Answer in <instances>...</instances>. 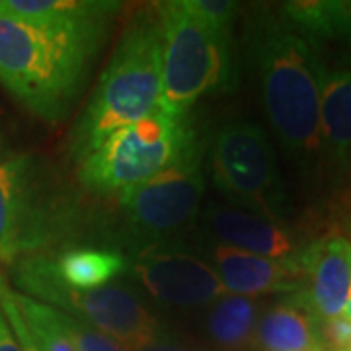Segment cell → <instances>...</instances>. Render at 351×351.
Masks as SVG:
<instances>
[{"instance_id": "obj_1", "label": "cell", "mask_w": 351, "mask_h": 351, "mask_svg": "<svg viewBox=\"0 0 351 351\" xmlns=\"http://www.w3.org/2000/svg\"><path fill=\"white\" fill-rule=\"evenodd\" d=\"M108 24H34L0 12V82L25 110L57 123L71 112Z\"/></svg>"}, {"instance_id": "obj_2", "label": "cell", "mask_w": 351, "mask_h": 351, "mask_svg": "<svg viewBox=\"0 0 351 351\" xmlns=\"http://www.w3.org/2000/svg\"><path fill=\"white\" fill-rule=\"evenodd\" d=\"M246 55L260 84L265 117L283 151L299 164L320 154V71L308 43L274 14L252 20Z\"/></svg>"}, {"instance_id": "obj_3", "label": "cell", "mask_w": 351, "mask_h": 351, "mask_svg": "<svg viewBox=\"0 0 351 351\" xmlns=\"http://www.w3.org/2000/svg\"><path fill=\"white\" fill-rule=\"evenodd\" d=\"M160 98L162 32L154 8L138 12L119 39L73 129V158L82 162L104 138L158 110Z\"/></svg>"}, {"instance_id": "obj_4", "label": "cell", "mask_w": 351, "mask_h": 351, "mask_svg": "<svg viewBox=\"0 0 351 351\" xmlns=\"http://www.w3.org/2000/svg\"><path fill=\"white\" fill-rule=\"evenodd\" d=\"M197 147L189 113L164 108L106 137L82 162L80 184L98 195H121L149 182Z\"/></svg>"}, {"instance_id": "obj_5", "label": "cell", "mask_w": 351, "mask_h": 351, "mask_svg": "<svg viewBox=\"0 0 351 351\" xmlns=\"http://www.w3.org/2000/svg\"><path fill=\"white\" fill-rule=\"evenodd\" d=\"M162 32L160 108L188 113L205 94L230 84V34L193 12L186 0L156 4Z\"/></svg>"}, {"instance_id": "obj_6", "label": "cell", "mask_w": 351, "mask_h": 351, "mask_svg": "<svg viewBox=\"0 0 351 351\" xmlns=\"http://www.w3.org/2000/svg\"><path fill=\"white\" fill-rule=\"evenodd\" d=\"M209 172L230 207L279 225L289 215V195L276 151L258 123L232 119L219 127L209 149Z\"/></svg>"}, {"instance_id": "obj_7", "label": "cell", "mask_w": 351, "mask_h": 351, "mask_svg": "<svg viewBox=\"0 0 351 351\" xmlns=\"http://www.w3.org/2000/svg\"><path fill=\"white\" fill-rule=\"evenodd\" d=\"M10 265L14 285L22 291V295L49 304L66 316L112 336L123 346L162 328L129 289L106 285L92 291H76L63 285L53 271L49 256L29 254Z\"/></svg>"}, {"instance_id": "obj_8", "label": "cell", "mask_w": 351, "mask_h": 351, "mask_svg": "<svg viewBox=\"0 0 351 351\" xmlns=\"http://www.w3.org/2000/svg\"><path fill=\"white\" fill-rule=\"evenodd\" d=\"M205 193L199 145L168 170L123 191L117 199L129 240L156 250L195 225Z\"/></svg>"}, {"instance_id": "obj_9", "label": "cell", "mask_w": 351, "mask_h": 351, "mask_svg": "<svg viewBox=\"0 0 351 351\" xmlns=\"http://www.w3.org/2000/svg\"><path fill=\"white\" fill-rule=\"evenodd\" d=\"M66 211L45 191L32 156L0 162V263L38 254L64 228Z\"/></svg>"}, {"instance_id": "obj_10", "label": "cell", "mask_w": 351, "mask_h": 351, "mask_svg": "<svg viewBox=\"0 0 351 351\" xmlns=\"http://www.w3.org/2000/svg\"><path fill=\"white\" fill-rule=\"evenodd\" d=\"M133 276L154 301L174 308H203L226 293L211 263L172 248L143 252Z\"/></svg>"}, {"instance_id": "obj_11", "label": "cell", "mask_w": 351, "mask_h": 351, "mask_svg": "<svg viewBox=\"0 0 351 351\" xmlns=\"http://www.w3.org/2000/svg\"><path fill=\"white\" fill-rule=\"evenodd\" d=\"M304 271L301 301L318 320L338 318L351 289V242L339 234L314 242L299 254Z\"/></svg>"}, {"instance_id": "obj_12", "label": "cell", "mask_w": 351, "mask_h": 351, "mask_svg": "<svg viewBox=\"0 0 351 351\" xmlns=\"http://www.w3.org/2000/svg\"><path fill=\"white\" fill-rule=\"evenodd\" d=\"M211 267L228 295L256 299L271 293H293L304 287L301 258L276 260L215 244Z\"/></svg>"}, {"instance_id": "obj_13", "label": "cell", "mask_w": 351, "mask_h": 351, "mask_svg": "<svg viewBox=\"0 0 351 351\" xmlns=\"http://www.w3.org/2000/svg\"><path fill=\"white\" fill-rule=\"evenodd\" d=\"M203 230L215 244L263 258H297V240L285 225L230 205L209 203L203 213Z\"/></svg>"}, {"instance_id": "obj_14", "label": "cell", "mask_w": 351, "mask_h": 351, "mask_svg": "<svg viewBox=\"0 0 351 351\" xmlns=\"http://www.w3.org/2000/svg\"><path fill=\"white\" fill-rule=\"evenodd\" d=\"M320 154L336 176L351 166V71H320Z\"/></svg>"}, {"instance_id": "obj_15", "label": "cell", "mask_w": 351, "mask_h": 351, "mask_svg": "<svg viewBox=\"0 0 351 351\" xmlns=\"http://www.w3.org/2000/svg\"><path fill=\"white\" fill-rule=\"evenodd\" d=\"M256 346L263 351H322L318 320L301 301L279 302L260 314Z\"/></svg>"}, {"instance_id": "obj_16", "label": "cell", "mask_w": 351, "mask_h": 351, "mask_svg": "<svg viewBox=\"0 0 351 351\" xmlns=\"http://www.w3.org/2000/svg\"><path fill=\"white\" fill-rule=\"evenodd\" d=\"M260 314V302L256 299L225 293L221 299L207 306L205 334L219 350H248L256 346V328Z\"/></svg>"}, {"instance_id": "obj_17", "label": "cell", "mask_w": 351, "mask_h": 351, "mask_svg": "<svg viewBox=\"0 0 351 351\" xmlns=\"http://www.w3.org/2000/svg\"><path fill=\"white\" fill-rule=\"evenodd\" d=\"M51 265L59 281L76 291L106 287L129 269L125 254L112 248L90 246L61 252L59 256L51 258Z\"/></svg>"}, {"instance_id": "obj_18", "label": "cell", "mask_w": 351, "mask_h": 351, "mask_svg": "<svg viewBox=\"0 0 351 351\" xmlns=\"http://www.w3.org/2000/svg\"><path fill=\"white\" fill-rule=\"evenodd\" d=\"M279 14L308 43L341 41L351 49V0H301L281 4Z\"/></svg>"}, {"instance_id": "obj_19", "label": "cell", "mask_w": 351, "mask_h": 351, "mask_svg": "<svg viewBox=\"0 0 351 351\" xmlns=\"http://www.w3.org/2000/svg\"><path fill=\"white\" fill-rule=\"evenodd\" d=\"M121 8L110 0H4V10L34 24H108Z\"/></svg>"}, {"instance_id": "obj_20", "label": "cell", "mask_w": 351, "mask_h": 351, "mask_svg": "<svg viewBox=\"0 0 351 351\" xmlns=\"http://www.w3.org/2000/svg\"><path fill=\"white\" fill-rule=\"evenodd\" d=\"M14 302L41 351H76L66 314L45 302L14 293Z\"/></svg>"}, {"instance_id": "obj_21", "label": "cell", "mask_w": 351, "mask_h": 351, "mask_svg": "<svg viewBox=\"0 0 351 351\" xmlns=\"http://www.w3.org/2000/svg\"><path fill=\"white\" fill-rule=\"evenodd\" d=\"M186 2L205 22H209L213 27L225 34H230L237 14H239L237 2H228V0H186Z\"/></svg>"}, {"instance_id": "obj_22", "label": "cell", "mask_w": 351, "mask_h": 351, "mask_svg": "<svg viewBox=\"0 0 351 351\" xmlns=\"http://www.w3.org/2000/svg\"><path fill=\"white\" fill-rule=\"evenodd\" d=\"M69 318V328H71V336L75 341L76 351H127L125 346L112 336L104 334L96 328L88 326L84 322L76 320V318Z\"/></svg>"}, {"instance_id": "obj_23", "label": "cell", "mask_w": 351, "mask_h": 351, "mask_svg": "<svg viewBox=\"0 0 351 351\" xmlns=\"http://www.w3.org/2000/svg\"><path fill=\"white\" fill-rule=\"evenodd\" d=\"M0 308H2L8 324L12 328L14 338L18 341V346H20V351H41L34 336L29 334V330L25 326L24 318H22V314L18 311L16 302H14V291L8 289L2 276H0Z\"/></svg>"}, {"instance_id": "obj_24", "label": "cell", "mask_w": 351, "mask_h": 351, "mask_svg": "<svg viewBox=\"0 0 351 351\" xmlns=\"http://www.w3.org/2000/svg\"><path fill=\"white\" fill-rule=\"evenodd\" d=\"M318 336L328 351H351V322L341 314L332 320H318Z\"/></svg>"}, {"instance_id": "obj_25", "label": "cell", "mask_w": 351, "mask_h": 351, "mask_svg": "<svg viewBox=\"0 0 351 351\" xmlns=\"http://www.w3.org/2000/svg\"><path fill=\"white\" fill-rule=\"evenodd\" d=\"M127 351H195L186 341L164 332V328L152 332L149 336L133 339L125 343Z\"/></svg>"}, {"instance_id": "obj_26", "label": "cell", "mask_w": 351, "mask_h": 351, "mask_svg": "<svg viewBox=\"0 0 351 351\" xmlns=\"http://www.w3.org/2000/svg\"><path fill=\"white\" fill-rule=\"evenodd\" d=\"M0 351H20V346L14 338L12 328L8 324L2 308H0Z\"/></svg>"}, {"instance_id": "obj_27", "label": "cell", "mask_w": 351, "mask_h": 351, "mask_svg": "<svg viewBox=\"0 0 351 351\" xmlns=\"http://www.w3.org/2000/svg\"><path fill=\"white\" fill-rule=\"evenodd\" d=\"M343 316L351 322V289H350V297H348V304H346V311H343Z\"/></svg>"}, {"instance_id": "obj_28", "label": "cell", "mask_w": 351, "mask_h": 351, "mask_svg": "<svg viewBox=\"0 0 351 351\" xmlns=\"http://www.w3.org/2000/svg\"><path fill=\"white\" fill-rule=\"evenodd\" d=\"M4 10V0H0V12Z\"/></svg>"}]
</instances>
